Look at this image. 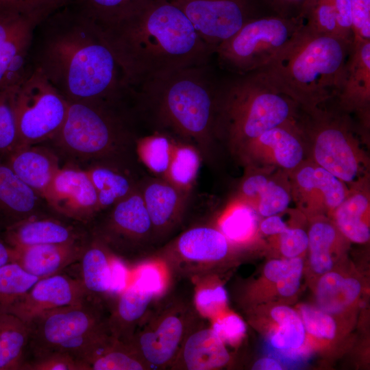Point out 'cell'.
I'll return each instance as SVG.
<instances>
[{
	"instance_id": "6da1fadb",
	"label": "cell",
	"mask_w": 370,
	"mask_h": 370,
	"mask_svg": "<svg viewBox=\"0 0 370 370\" xmlns=\"http://www.w3.org/2000/svg\"><path fill=\"white\" fill-rule=\"evenodd\" d=\"M29 60L68 101L123 104L130 99L101 27L71 3L36 25Z\"/></svg>"
},
{
	"instance_id": "7a4b0ae2",
	"label": "cell",
	"mask_w": 370,
	"mask_h": 370,
	"mask_svg": "<svg viewBox=\"0 0 370 370\" xmlns=\"http://www.w3.org/2000/svg\"><path fill=\"white\" fill-rule=\"evenodd\" d=\"M101 29L130 89L165 73L207 64L214 53L170 0H154Z\"/></svg>"
},
{
	"instance_id": "3957f363",
	"label": "cell",
	"mask_w": 370,
	"mask_h": 370,
	"mask_svg": "<svg viewBox=\"0 0 370 370\" xmlns=\"http://www.w3.org/2000/svg\"><path fill=\"white\" fill-rule=\"evenodd\" d=\"M219 85L208 64L194 66L143 82L132 99L156 126L201 149L217 132Z\"/></svg>"
},
{
	"instance_id": "277c9868",
	"label": "cell",
	"mask_w": 370,
	"mask_h": 370,
	"mask_svg": "<svg viewBox=\"0 0 370 370\" xmlns=\"http://www.w3.org/2000/svg\"><path fill=\"white\" fill-rule=\"evenodd\" d=\"M352 44L304 26L274 60L256 72L299 106L310 110L337 97Z\"/></svg>"
},
{
	"instance_id": "5b68a950",
	"label": "cell",
	"mask_w": 370,
	"mask_h": 370,
	"mask_svg": "<svg viewBox=\"0 0 370 370\" xmlns=\"http://www.w3.org/2000/svg\"><path fill=\"white\" fill-rule=\"evenodd\" d=\"M299 106L258 72L220 84L217 132L241 150L262 133L295 121Z\"/></svg>"
},
{
	"instance_id": "8992f818",
	"label": "cell",
	"mask_w": 370,
	"mask_h": 370,
	"mask_svg": "<svg viewBox=\"0 0 370 370\" xmlns=\"http://www.w3.org/2000/svg\"><path fill=\"white\" fill-rule=\"evenodd\" d=\"M108 315L107 303L89 298L37 314L27 323L29 340L25 360L57 351L85 362L95 345L110 334Z\"/></svg>"
},
{
	"instance_id": "52a82bcc",
	"label": "cell",
	"mask_w": 370,
	"mask_h": 370,
	"mask_svg": "<svg viewBox=\"0 0 370 370\" xmlns=\"http://www.w3.org/2000/svg\"><path fill=\"white\" fill-rule=\"evenodd\" d=\"M304 27L301 15L258 16L220 44L214 53L224 69L236 75L254 73L274 60Z\"/></svg>"
},
{
	"instance_id": "ba28073f",
	"label": "cell",
	"mask_w": 370,
	"mask_h": 370,
	"mask_svg": "<svg viewBox=\"0 0 370 370\" xmlns=\"http://www.w3.org/2000/svg\"><path fill=\"white\" fill-rule=\"evenodd\" d=\"M127 115L123 105L69 101L64 121L53 139L77 155L103 156L130 134Z\"/></svg>"
},
{
	"instance_id": "9c48e42d",
	"label": "cell",
	"mask_w": 370,
	"mask_h": 370,
	"mask_svg": "<svg viewBox=\"0 0 370 370\" xmlns=\"http://www.w3.org/2000/svg\"><path fill=\"white\" fill-rule=\"evenodd\" d=\"M69 101L43 74L32 69L15 92L18 147L53 139L64 121Z\"/></svg>"
},
{
	"instance_id": "30bf717a",
	"label": "cell",
	"mask_w": 370,
	"mask_h": 370,
	"mask_svg": "<svg viewBox=\"0 0 370 370\" xmlns=\"http://www.w3.org/2000/svg\"><path fill=\"white\" fill-rule=\"evenodd\" d=\"M185 311L171 305L145 316L129 343L147 366H171L189 331Z\"/></svg>"
},
{
	"instance_id": "8fae6325",
	"label": "cell",
	"mask_w": 370,
	"mask_h": 370,
	"mask_svg": "<svg viewBox=\"0 0 370 370\" xmlns=\"http://www.w3.org/2000/svg\"><path fill=\"white\" fill-rule=\"evenodd\" d=\"M306 110L312 114L311 129L316 164L343 182L355 181L360 171V159L354 147L355 142L348 121L323 112L317 107Z\"/></svg>"
},
{
	"instance_id": "7c38bea8",
	"label": "cell",
	"mask_w": 370,
	"mask_h": 370,
	"mask_svg": "<svg viewBox=\"0 0 370 370\" xmlns=\"http://www.w3.org/2000/svg\"><path fill=\"white\" fill-rule=\"evenodd\" d=\"M187 16L213 50L258 17L251 0H170Z\"/></svg>"
},
{
	"instance_id": "4fadbf2b",
	"label": "cell",
	"mask_w": 370,
	"mask_h": 370,
	"mask_svg": "<svg viewBox=\"0 0 370 370\" xmlns=\"http://www.w3.org/2000/svg\"><path fill=\"white\" fill-rule=\"evenodd\" d=\"M92 234L114 257L123 262L129 259L140 243L153 236L140 190H133L115 204L108 218Z\"/></svg>"
},
{
	"instance_id": "5bb4252c",
	"label": "cell",
	"mask_w": 370,
	"mask_h": 370,
	"mask_svg": "<svg viewBox=\"0 0 370 370\" xmlns=\"http://www.w3.org/2000/svg\"><path fill=\"white\" fill-rule=\"evenodd\" d=\"M42 196L58 212L79 221L98 211L97 193L86 171L60 168Z\"/></svg>"
},
{
	"instance_id": "9a60e30c",
	"label": "cell",
	"mask_w": 370,
	"mask_h": 370,
	"mask_svg": "<svg viewBox=\"0 0 370 370\" xmlns=\"http://www.w3.org/2000/svg\"><path fill=\"white\" fill-rule=\"evenodd\" d=\"M77 277L62 272L40 279L8 311L29 322L37 314L51 309L75 305L88 299Z\"/></svg>"
},
{
	"instance_id": "2e32d148",
	"label": "cell",
	"mask_w": 370,
	"mask_h": 370,
	"mask_svg": "<svg viewBox=\"0 0 370 370\" xmlns=\"http://www.w3.org/2000/svg\"><path fill=\"white\" fill-rule=\"evenodd\" d=\"M295 121L264 132L240 151L249 160H264L282 169L297 168L304 157Z\"/></svg>"
},
{
	"instance_id": "e0dca14e",
	"label": "cell",
	"mask_w": 370,
	"mask_h": 370,
	"mask_svg": "<svg viewBox=\"0 0 370 370\" xmlns=\"http://www.w3.org/2000/svg\"><path fill=\"white\" fill-rule=\"evenodd\" d=\"M90 239L12 248V260L39 279L61 273L81 258Z\"/></svg>"
},
{
	"instance_id": "ac0fdd59",
	"label": "cell",
	"mask_w": 370,
	"mask_h": 370,
	"mask_svg": "<svg viewBox=\"0 0 370 370\" xmlns=\"http://www.w3.org/2000/svg\"><path fill=\"white\" fill-rule=\"evenodd\" d=\"M156 297L135 282L111 297L107 302V325L111 336L129 343Z\"/></svg>"
},
{
	"instance_id": "d6986e66",
	"label": "cell",
	"mask_w": 370,
	"mask_h": 370,
	"mask_svg": "<svg viewBox=\"0 0 370 370\" xmlns=\"http://www.w3.org/2000/svg\"><path fill=\"white\" fill-rule=\"evenodd\" d=\"M11 247L74 242L87 238L80 229L62 221L32 216L12 225L1 234Z\"/></svg>"
},
{
	"instance_id": "ffe728a7",
	"label": "cell",
	"mask_w": 370,
	"mask_h": 370,
	"mask_svg": "<svg viewBox=\"0 0 370 370\" xmlns=\"http://www.w3.org/2000/svg\"><path fill=\"white\" fill-rule=\"evenodd\" d=\"M230 354L212 328L189 330L171 365L176 369L210 370L227 364Z\"/></svg>"
},
{
	"instance_id": "44dd1931",
	"label": "cell",
	"mask_w": 370,
	"mask_h": 370,
	"mask_svg": "<svg viewBox=\"0 0 370 370\" xmlns=\"http://www.w3.org/2000/svg\"><path fill=\"white\" fill-rule=\"evenodd\" d=\"M153 234L169 232L179 221L187 193L164 178L147 180L140 190Z\"/></svg>"
},
{
	"instance_id": "7402d4cb",
	"label": "cell",
	"mask_w": 370,
	"mask_h": 370,
	"mask_svg": "<svg viewBox=\"0 0 370 370\" xmlns=\"http://www.w3.org/2000/svg\"><path fill=\"white\" fill-rule=\"evenodd\" d=\"M337 97L345 108L367 112L370 101V40L352 44Z\"/></svg>"
},
{
	"instance_id": "603a6c76",
	"label": "cell",
	"mask_w": 370,
	"mask_h": 370,
	"mask_svg": "<svg viewBox=\"0 0 370 370\" xmlns=\"http://www.w3.org/2000/svg\"><path fill=\"white\" fill-rule=\"evenodd\" d=\"M113 256L108 248L92 236L77 262V276L89 299L107 303L112 296Z\"/></svg>"
},
{
	"instance_id": "cb8c5ba5",
	"label": "cell",
	"mask_w": 370,
	"mask_h": 370,
	"mask_svg": "<svg viewBox=\"0 0 370 370\" xmlns=\"http://www.w3.org/2000/svg\"><path fill=\"white\" fill-rule=\"evenodd\" d=\"M37 193L21 180L5 163L0 162V229L32 217Z\"/></svg>"
},
{
	"instance_id": "d4e9b609",
	"label": "cell",
	"mask_w": 370,
	"mask_h": 370,
	"mask_svg": "<svg viewBox=\"0 0 370 370\" xmlns=\"http://www.w3.org/2000/svg\"><path fill=\"white\" fill-rule=\"evenodd\" d=\"M175 249L184 260L203 265L223 260L228 254L229 243L220 230L201 226L184 232Z\"/></svg>"
},
{
	"instance_id": "484cf974",
	"label": "cell",
	"mask_w": 370,
	"mask_h": 370,
	"mask_svg": "<svg viewBox=\"0 0 370 370\" xmlns=\"http://www.w3.org/2000/svg\"><path fill=\"white\" fill-rule=\"evenodd\" d=\"M7 164L16 175L38 194L42 195L60 169L50 153L30 146L18 147L8 156Z\"/></svg>"
},
{
	"instance_id": "4316f807",
	"label": "cell",
	"mask_w": 370,
	"mask_h": 370,
	"mask_svg": "<svg viewBox=\"0 0 370 370\" xmlns=\"http://www.w3.org/2000/svg\"><path fill=\"white\" fill-rule=\"evenodd\" d=\"M39 22H31L0 42V90L18 84L32 71L29 51L34 29Z\"/></svg>"
},
{
	"instance_id": "83f0119b",
	"label": "cell",
	"mask_w": 370,
	"mask_h": 370,
	"mask_svg": "<svg viewBox=\"0 0 370 370\" xmlns=\"http://www.w3.org/2000/svg\"><path fill=\"white\" fill-rule=\"evenodd\" d=\"M240 192L244 202L264 217L278 214L288 206L291 197L281 184L262 174H251L241 183Z\"/></svg>"
},
{
	"instance_id": "f1b7e54d",
	"label": "cell",
	"mask_w": 370,
	"mask_h": 370,
	"mask_svg": "<svg viewBox=\"0 0 370 370\" xmlns=\"http://www.w3.org/2000/svg\"><path fill=\"white\" fill-rule=\"evenodd\" d=\"M295 182L302 195L309 198L319 193L321 203L329 210H334L347 197L344 182L317 164L298 169Z\"/></svg>"
},
{
	"instance_id": "f546056e",
	"label": "cell",
	"mask_w": 370,
	"mask_h": 370,
	"mask_svg": "<svg viewBox=\"0 0 370 370\" xmlns=\"http://www.w3.org/2000/svg\"><path fill=\"white\" fill-rule=\"evenodd\" d=\"M29 340L26 323L12 314L0 312V370H23Z\"/></svg>"
},
{
	"instance_id": "4dcf8cb0",
	"label": "cell",
	"mask_w": 370,
	"mask_h": 370,
	"mask_svg": "<svg viewBox=\"0 0 370 370\" xmlns=\"http://www.w3.org/2000/svg\"><path fill=\"white\" fill-rule=\"evenodd\" d=\"M90 370H140L149 369L130 343L104 338L85 359Z\"/></svg>"
},
{
	"instance_id": "1f68e13d",
	"label": "cell",
	"mask_w": 370,
	"mask_h": 370,
	"mask_svg": "<svg viewBox=\"0 0 370 370\" xmlns=\"http://www.w3.org/2000/svg\"><path fill=\"white\" fill-rule=\"evenodd\" d=\"M361 284L354 278H344L329 271L320 278L317 287L319 308L328 313H338L350 306L359 296Z\"/></svg>"
},
{
	"instance_id": "d6a6232c",
	"label": "cell",
	"mask_w": 370,
	"mask_h": 370,
	"mask_svg": "<svg viewBox=\"0 0 370 370\" xmlns=\"http://www.w3.org/2000/svg\"><path fill=\"white\" fill-rule=\"evenodd\" d=\"M369 207L367 195L357 193L345 198L334 210L336 226L349 240L364 243L370 238V229L365 220Z\"/></svg>"
},
{
	"instance_id": "836d02e7",
	"label": "cell",
	"mask_w": 370,
	"mask_h": 370,
	"mask_svg": "<svg viewBox=\"0 0 370 370\" xmlns=\"http://www.w3.org/2000/svg\"><path fill=\"white\" fill-rule=\"evenodd\" d=\"M154 0H70L101 28L137 13Z\"/></svg>"
},
{
	"instance_id": "e575fe53",
	"label": "cell",
	"mask_w": 370,
	"mask_h": 370,
	"mask_svg": "<svg viewBox=\"0 0 370 370\" xmlns=\"http://www.w3.org/2000/svg\"><path fill=\"white\" fill-rule=\"evenodd\" d=\"M86 172L97 193L98 210L113 206L134 190L129 178L112 169L97 166Z\"/></svg>"
},
{
	"instance_id": "d590c367",
	"label": "cell",
	"mask_w": 370,
	"mask_h": 370,
	"mask_svg": "<svg viewBox=\"0 0 370 370\" xmlns=\"http://www.w3.org/2000/svg\"><path fill=\"white\" fill-rule=\"evenodd\" d=\"M197 148L186 143H175L169 169L164 179L188 193L193 186L200 166Z\"/></svg>"
},
{
	"instance_id": "8d00e7d4",
	"label": "cell",
	"mask_w": 370,
	"mask_h": 370,
	"mask_svg": "<svg viewBox=\"0 0 370 370\" xmlns=\"http://www.w3.org/2000/svg\"><path fill=\"white\" fill-rule=\"evenodd\" d=\"M271 317L278 328L271 337L273 347L282 349H296L304 343L306 330L299 314L286 306H278L271 310Z\"/></svg>"
},
{
	"instance_id": "74e56055",
	"label": "cell",
	"mask_w": 370,
	"mask_h": 370,
	"mask_svg": "<svg viewBox=\"0 0 370 370\" xmlns=\"http://www.w3.org/2000/svg\"><path fill=\"white\" fill-rule=\"evenodd\" d=\"M40 279L14 262L0 267V312L10 308Z\"/></svg>"
},
{
	"instance_id": "f35d334b",
	"label": "cell",
	"mask_w": 370,
	"mask_h": 370,
	"mask_svg": "<svg viewBox=\"0 0 370 370\" xmlns=\"http://www.w3.org/2000/svg\"><path fill=\"white\" fill-rule=\"evenodd\" d=\"M308 236L310 264L317 274H325L333 267L331 250L336 240L337 233L329 223L318 221L312 225Z\"/></svg>"
},
{
	"instance_id": "ab89813d",
	"label": "cell",
	"mask_w": 370,
	"mask_h": 370,
	"mask_svg": "<svg viewBox=\"0 0 370 370\" xmlns=\"http://www.w3.org/2000/svg\"><path fill=\"white\" fill-rule=\"evenodd\" d=\"M174 147V141L160 133L143 137L137 141V152L141 161L162 178L169 169Z\"/></svg>"
},
{
	"instance_id": "60d3db41",
	"label": "cell",
	"mask_w": 370,
	"mask_h": 370,
	"mask_svg": "<svg viewBox=\"0 0 370 370\" xmlns=\"http://www.w3.org/2000/svg\"><path fill=\"white\" fill-rule=\"evenodd\" d=\"M257 225L256 210L245 202L232 206L220 221V231L228 241L241 243L254 234Z\"/></svg>"
},
{
	"instance_id": "b9f144b4",
	"label": "cell",
	"mask_w": 370,
	"mask_h": 370,
	"mask_svg": "<svg viewBox=\"0 0 370 370\" xmlns=\"http://www.w3.org/2000/svg\"><path fill=\"white\" fill-rule=\"evenodd\" d=\"M17 86L0 90V156H7L19 145L14 111Z\"/></svg>"
},
{
	"instance_id": "7bdbcfd3",
	"label": "cell",
	"mask_w": 370,
	"mask_h": 370,
	"mask_svg": "<svg viewBox=\"0 0 370 370\" xmlns=\"http://www.w3.org/2000/svg\"><path fill=\"white\" fill-rule=\"evenodd\" d=\"M299 310L306 332L309 334L326 340L335 337L336 324L329 313L310 305H301Z\"/></svg>"
},
{
	"instance_id": "ee69618b",
	"label": "cell",
	"mask_w": 370,
	"mask_h": 370,
	"mask_svg": "<svg viewBox=\"0 0 370 370\" xmlns=\"http://www.w3.org/2000/svg\"><path fill=\"white\" fill-rule=\"evenodd\" d=\"M23 370H90L89 366L62 352H51L27 358Z\"/></svg>"
},
{
	"instance_id": "f6af8a7d",
	"label": "cell",
	"mask_w": 370,
	"mask_h": 370,
	"mask_svg": "<svg viewBox=\"0 0 370 370\" xmlns=\"http://www.w3.org/2000/svg\"><path fill=\"white\" fill-rule=\"evenodd\" d=\"M227 293L221 285H200L195 291V304L202 317L216 318L225 307Z\"/></svg>"
},
{
	"instance_id": "bcb514c9",
	"label": "cell",
	"mask_w": 370,
	"mask_h": 370,
	"mask_svg": "<svg viewBox=\"0 0 370 370\" xmlns=\"http://www.w3.org/2000/svg\"><path fill=\"white\" fill-rule=\"evenodd\" d=\"M352 43L370 40V0H352Z\"/></svg>"
},
{
	"instance_id": "7dc6e473",
	"label": "cell",
	"mask_w": 370,
	"mask_h": 370,
	"mask_svg": "<svg viewBox=\"0 0 370 370\" xmlns=\"http://www.w3.org/2000/svg\"><path fill=\"white\" fill-rule=\"evenodd\" d=\"M134 282L158 297L163 294L167 280L161 266L151 262L138 266Z\"/></svg>"
},
{
	"instance_id": "c3c4849f",
	"label": "cell",
	"mask_w": 370,
	"mask_h": 370,
	"mask_svg": "<svg viewBox=\"0 0 370 370\" xmlns=\"http://www.w3.org/2000/svg\"><path fill=\"white\" fill-rule=\"evenodd\" d=\"M220 315L216 317L211 328L224 343L237 344L246 332L245 322L234 314Z\"/></svg>"
},
{
	"instance_id": "681fc988",
	"label": "cell",
	"mask_w": 370,
	"mask_h": 370,
	"mask_svg": "<svg viewBox=\"0 0 370 370\" xmlns=\"http://www.w3.org/2000/svg\"><path fill=\"white\" fill-rule=\"evenodd\" d=\"M303 267V260L299 257L272 260L265 265L264 274L269 281L276 284L280 281L301 276Z\"/></svg>"
},
{
	"instance_id": "f907efd6",
	"label": "cell",
	"mask_w": 370,
	"mask_h": 370,
	"mask_svg": "<svg viewBox=\"0 0 370 370\" xmlns=\"http://www.w3.org/2000/svg\"><path fill=\"white\" fill-rule=\"evenodd\" d=\"M280 236V248L287 258L299 257L308 247V234L300 228H287Z\"/></svg>"
},
{
	"instance_id": "816d5d0a",
	"label": "cell",
	"mask_w": 370,
	"mask_h": 370,
	"mask_svg": "<svg viewBox=\"0 0 370 370\" xmlns=\"http://www.w3.org/2000/svg\"><path fill=\"white\" fill-rule=\"evenodd\" d=\"M43 18L36 15L18 13L0 14V42L10 38L32 21Z\"/></svg>"
},
{
	"instance_id": "f5cc1de1",
	"label": "cell",
	"mask_w": 370,
	"mask_h": 370,
	"mask_svg": "<svg viewBox=\"0 0 370 370\" xmlns=\"http://www.w3.org/2000/svg\"><path fill=\"white\" fill-rule=\"evenodd\" d=\"M331 1L336 13L338 36L352 42L351 29L352 0H331Z\"/></svg>"
},
{
	"instance_id": "db71d44e",
	"label": "cell",
	"mask_w": 370,
	"mask_h": 370,
	"mask_svg": "<svg viewBox=\"0 0 370 370\" xmlns=\"http://www.w3.org/2000/svg\"><path fill=\"white\" fill-rule=\"evenodd\" d=\"M1 13L36 15L42 18L46 17L40 9L39 0H0Z\"/></svg>"
},
{
	"instance_id": "11a10c76",
	"label": "cell",
	"mask_w": 370,
	"mask_h": 370,
	"mask_svg": "<svg viewBox=\"0 0 370 370\" xmlns=\"http://www.w3.org/2000/svg\"><path fill=\"white\" fill-rule=\"evenodd\" d=\"M278 15L284 17H297L308 0H270Z\"/></svg>"
},
{
	"instance_id": "9f6ffc18",
	"label": "cell",
	"mask_w": 370,
	"mask_h": 370,
	"mask_svg": "<svg viewBox=\"0 0 370 370\" xmlns=\"http://www.w3.org/2000/svg\"><path fill=\"white\" fill-rule=\"evenodd\" d=\"M260 230L267 235L280 234L288 228L286 223L278 214L267 217L260 225Z\"/></svg>"
},
{
	"instance_id": "6f0895ef",
	"label": "cell",
	"mask_w": 370,
	"mask_h": 370,
	"mask_svg": "<svg viewBox=\"0 0 370 370\" xmlns=\"http://www.w3.org/2000/svg\"><path fill=\"white\" fill-rule=\"evenodd\" d=\"M254 370H281V365L271 358H262L258 360L252 366Z\"/></svg>"
},
{
	"instance_id": "680465c9",
	"label": "cell",
	"mask_w": 370,
	"mask_h": 370,
	"mask_svg": "<svg viewBox=\"0 0 370 370\" xmlns=\"http://www.w3.org/2000/svg\"><path fill=\"white\" fill-rule=\"evenodd\" d=\"M12 248L10 247L0 236V267L11 262Z\"/></svg>"
},
{
	"instance_id": "91938a15",
	"label": "cell",
	"mask_w": 370,
	"mask_h": 370,
	"mask_svg": "<svg viewBox=\"0 0 370 370\" xmlns=\"http://www.w3.org/2000/svg\"><path fill=\"white\" fill-rule=\"evenodd\" d=\"M1 233H0V236H1Z\"/></svg>"
}]
</instances>
